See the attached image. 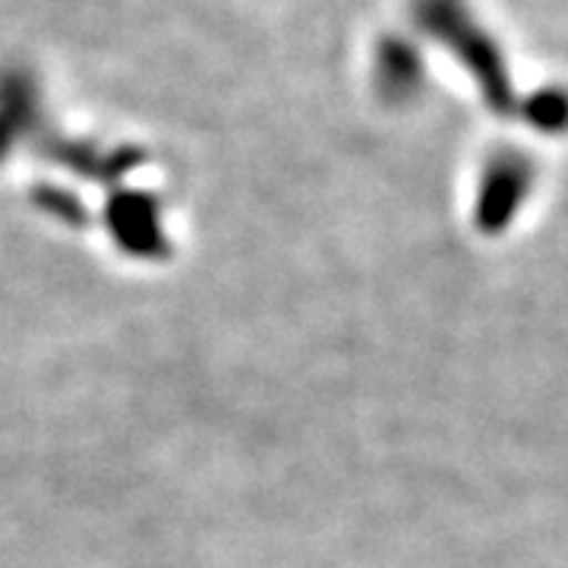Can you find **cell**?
<instances>
[{"label": "cell", "mask_w": 568, "mask_h": 568, "mask_svg": "<svg viewBox=\"0 0 568 568\" xmlns=\"http://www.w3.org/2000/svg\"><path fill=\"white\" fill-rule=\"evenodd\" d=\"M426 20L439 32V39H446L458 51V58L470 67V73L477 77L484 95L496 111H503V114L521 111V102H515V89L508 80L499 44L489 39L480 22L465 13V7L458 0H429Z\"/></svg>", "instance_id": "6da1fadb"}, {"label": "cell", "mask_w": 568, "mask_h": 568, "mask_svg": "<svg viewBox=\"0 0 568 568\" xmlns=\"http://www.w3.org/2000/svg\"><path fill=\"white\" fill-rule=\"evenodd\" d=\"M521 114H525L537 130H566L568 92H562V89H540L534 99L521 102Z\"/></svg>", "instance_id": "7a4b0ae2"}]
</instances>
